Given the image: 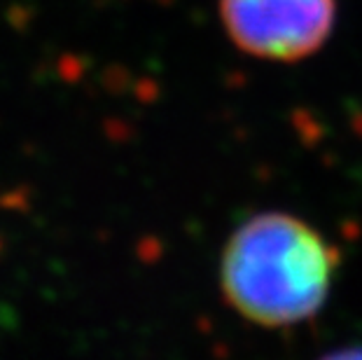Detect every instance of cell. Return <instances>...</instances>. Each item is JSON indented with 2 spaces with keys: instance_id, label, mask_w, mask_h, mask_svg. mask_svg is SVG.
Returning a JSON list of instances; mask_svg holds the SVG:
<instances>
[{
  "instance_id": "obj_1",
  "label": "cell",
  "mask_w": 362,
  "mask_h": 360,
  "mask_svg": "<svg viewBox=\"0 0 362 360\" xmlns=\"http://www.w3.org/2000/svg\"><path fill=\"white\" fill-rule=\"evenodd\" d=\"M341 252L306 220L264 211L241 222L220 255V290L241 318L290 327L327 302Z\"/></svg>"
},
{
  "instance_id": "obj_2",
  "label": "cell",
  "mask_w": 362,
  "mask_h": 360,
  "mask_svg": "<svg viewBox=\"0 0 362 360\" xmlns=\"http://www.w3.org/2000/svg\"><path fill=\"white\" fill-rule=\"evenodd\" d=\"M220 21L238 52L295 64L332 35L337 0H220Z\"/></svg>"
},
{
  "instance_id": "obj_3",
  "label": "cell",
  "mask_w": 362,
  "mask_h": 360,
  "mask_svg": "<svg viewBox=\"0 0 362 360\" xmlns=\"http://www.w3.org/2000/svg\"><path fill=\"white\" fill-rule=\"evenodd\" d=\"M320 360H362V347L339 349V351H332V354L322 356Z\"/></svg>"
}]
</instances>
